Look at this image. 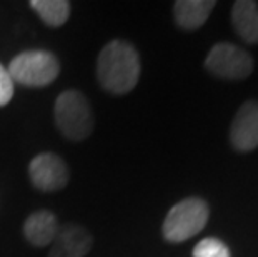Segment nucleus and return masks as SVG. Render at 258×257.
<instances>
[{
	"mask_svg": "<svg viewBox=\"0 0 258 257\" xmlns=\"http://www.w3.org/2000/svg\"><path fill=\"white\" fill-rule=\"evenodd\" d=\"M140 77V57L135 47L125 40H112L97 59V79L102 89L115 95L128 94Z\"/></svg>",
	"mask_w": 258,
	"mask_h": 257,
	"instance_id": "obj_1",
	"label": "nucleus"
},
{
	"mask_svg": "<svg viewBox=\"0 0 258 257\" xmlns=\"http://www.w3.org/2000/svg\"><path fill=\"white\" fill-rule=\"evenodd\" d=\"M55 122L69 140H85L93 132V114L87 97L79 90H65L55 100Z\"/></svg>",
	"mask_w": 258,
	"mask_h": 257,
	"instance_id": "obj_2",
	"label": "nucleus"
},
{
	"mask_svg": "<svg viewBox=\"0 0 258 257\" xmlns=\"http://www.w3.org/2000/svg\"><path fill=\"white\" fill-rule=\"evenodd\" d=\"M12 82L25 87H47L58 77L60 62L52 52L32 48L15 56L9 64Z\"/></svg>",
	"mask_w": 258,
	"mask_h": 257,
	"instance_id": "obj_3",
	"label": "nucleus"
},
{
	"mask_svg": "<svg viewBox=\"0 0 258 257\" xmlns=\"http://www.w3.org/2000/svg\"><path fill=\"white\" fill-rule=\"evenodd\" d=\"M208 204L200 197H188L175 204L163 221V237L168 242H183L203 231L207 226Z\"/></svg>",
	"mask_w": 258,
	"mask_h": 257,
	"instance_id": "obj_4",
	"label": "nucleus"
},
{
	"mask_svg": "<svg viewBox=\"0 0 258 257\" xmlns=\"http://www.w3.org/2000/svg\"><path fill=\"white\" fill-rule=\"evenodd\" d=\"M205 69L215 77L227 80L246 79L253 70V59L235 43L222 42L212 47L205 59Z\"/></svg>",
	"mask_w": 258,
	"mask_h": 257,
	"instance_id": "obj_5",
	"label": "nucleus"
},
{
	"mask_svg": "<svg viewBox=\"0 0 258 257\" xmlns=\"http://www.w3.org/2000/svg\"><path fill=\"white\" fill-rule=\"evenodd\" d=\"M29 176L34 187L42 192H57L69 184V167L53 152H42L29 164Z\"/></svg>",
	"mask_w": 258,
	"mask_h": 257,
	"instance_id": "obj_6",
	"label": "nucleus"
},
{
	"mask_svg": "<svg viewBox=\"0 0 258 257\" xmlns=\"http://www.w3.org/2000/svg\"><path fill=\"white\" fill-rule=\"evenodd\" d=\"M230 142L238 152H250L258 147V102L248 100L238 109L230 129Z\"/></svg>",
	"mask_w": 258,
	"mask_h": 257,
	"instance_id": "obj_7",
	"label": "nucleus"
},
{
	"mask_svg": "<svg viewBox=\"0 0 258 257\" xmlns=\"http://www.w3.org/2000/svg\"><path fill=\"white\" fill-rule=\"evenodd\" d=\"M93 244L92 234L77 224L60 227L48 257H84L90 252Z\"/></svg>",
	"mask_w": 258,
	"mask_h": 257,
	"instance_id": "obj_8",
	"label": "nucleus"
},
{
	"mask_svg": "<svg viewBox=\"0 0 258 257\" xmlns=\"http://www.w3.org/2000/svg\"><path fill=\"white\" fill-rule=\"evenodd\" d=\"M60 231L58 219L50 211H35L27 217L24 224V236L35 247L52 245Z\"/></svg>",
	"mask_w": 258,
	"mask_h": 257,
	"instance_id": "obj_9",
	"label": "nucleus"
},
{
	"mask_svg": "<svg viewBox=\"0 0 258 257\" xmlns=\"http://www.w3.org/2000/svg\"><path fill=\"white\" fill-rule=\"evenodd\" d=\"M213 7V0H177L173 4V17L182 29L195 30L205 24Z\"/></svg>",
	"mask_w": 258,
	"mask_h": 257,
	"instance_id": "obj_10",
	"label": "nucleus"
},
{
	"mask_svg": "<svg viewBox=\"0 0 258 257\" xmlns=\"http://www.w3.org/2000/svg\"><path fill=\"white\" fill-rule=\"evenodd\" d=\"M232 22L237 34L248 43H258V4L238 0L233 4Z\"/></svg>",
	"mask_w": 258,
	"mask_h": 257,
	"instance_id": "obj_11",
	"label": "nucleus"
},
{
	"mask_svg": "<svg viewBox=\"0 0 258 257\" xmlns=\"http://www.w3.org/2000/svg\"><path fill=\"white\" fill-rule=\"evenodd\" d=\"M30 7L48 27H62L70 17V2L67 0H32Z\"/></svg>",
	"mask_w": 258,
	"mask_h": 257,
	"instance_id": "obj_12",
	"label": "nucleus"
},
{
	"mask_svg": "<svg viewBox=\"0 0 258 257\" xmlns=\"http://www.w3.org/2000/svg\"><path fill=\"white\" fill-rule=\"evenodd\" d=\"M194 257H232V254L222 240L215 237H207L195 245Z\"/></svg>",
	"mask_w": 258,
	"mask_h": 257,
	"instance_id": "obj_13",
	"label": "nucleus"
},
{
	"mask_svg": "<svg viewBox=\"0 0 258 257\" xmlns=\"http://www.w3.org/2000/svg\"><path fill=\"white\" fill-rule=\"evenodd\" d=\"M14 97V82L10 79L7 69L0 64V107L7 106Z\"/></svg>",
	"mask_w": 258,
	"mask_h": 257,
	"instance_id": "obj_14",
	"label": "nucleus"
}]
</instances>
